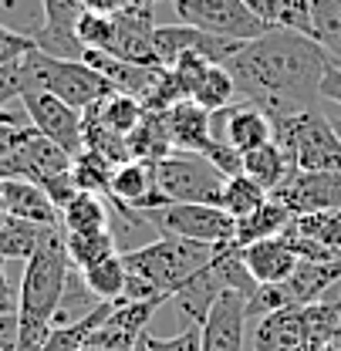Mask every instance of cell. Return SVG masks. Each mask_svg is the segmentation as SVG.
Returning <instances> with one entry per match:
<instances>
[{
    "instance_id": "obj_1",
    "label": "cell",
    "mask_w": 341,
    "mask_h": 351,
    "mask_svg": "<svg viewBox=\"0 0 341 351\" xmlns=\"http://www.w3.org/2000/svg\"><path fill=\"white\" fill-rule=\"evenodd\" d=\"M328 68V51L314 38L294 31H267L226 61V71L237 82V95L267 112L274 122L298 119L318 108L321 78Z\"/></svg>"
},
{
    "instance_id": "obj_2",
    "label": "cell",
    "mask_w": 341,
    "mask_h": 351,
    "mask_svg": "<svg viewBox=\"0 0 341 351\" xmlns=\"http://www.w3.org/2000/svg\"><path fill=\"white\" fill-rule=\"evenodd\" d=\"M71 257L64 247V230L54 226L47 230L41 247L24 261L21 277V294H17V314L27 321H47L54 324V314L61 307L68 277H71Z\"/></svg>"
},
{
    "instance_id": "obj_3",
    "label": "cell",
    "mask_w": 341,
    "mask_h": 351,
    "mask_svg": "<svg viewBox=\"0 0 341 351\" xmlns=\"http://www.w3.org/2000/svg\"><path fill=\"white\" fill-rule=\"evenodd\" d=\"M216 257V243H200V240H183V237H156L152 243L122 254L128 274L145 277L152 287L176 298L207 263Z\"/></svg>"
},
{
    "instance_id": "obj_4",
    "label": "cell",
    "mask_w": 341,
    "mask_h": 351,
    "mask_svg": "<svg viewBox=\"0 0 341 351\" xmlns=\"http://www.w3.org/2000/svg\"><path fill=\"white\" fill-rule=\"evenodd\" d=\"M24 78H27V91H47L78 112L91 108L95 101H102L115 91L112 82L105 75H98L91 64L51 58L44 51H31L24 58Z\"/></svg>"
},
{
    "instance_id": "obj_5",
    "label": "cell",
    "mask_w": 341,
    "mask_h": 351,
    "mask_svg": "<svg viewBox=\"0 0 341 351\" xmlns=\"http://www.w3.org/2000/svg\"><path fill=\"white\" fill-rule=\"evenodd\" d=\"M274 142L301 173H341V135L321 108L274 122Z\"/></svg>"
},
{
    "instance_id": "obj_6",
    "label": "cell",
    "mask_w": 341,
    "mask_h": 351,
    "mask_svg": "<svg viewBox=\"0 0 341 351\" xmlns=\"http://www.w3.org/2000/svg\"><path fill=\"white\" fill-rule=\"evenodd\" d=\"M156 169V186L166 196V203H210L220 206V193L226 176L200 152H176L172 149L166 159L152 162Z\"/></svg>"
},
{
    "instance_id": "obj_7",
    "label": "cell",
    "mask_w": 341,
    "mask_h": 351,
    "mask_svg": "<svg viewBox=\"0 0 341 351\" xmlns=\"http://www.w3.org/2000/svg\"><path fill=\"white\" fill-rule=\"evenodd\" d=\"M145 219L159 237H183L200 243H233L237 237V219L210 203H166L149 210Z\"/></svg>"
},
{
    "instance_id": "obj_8",
    "label": "cell",
    "mask_w": 341,
    "mask_h": 351,
    "mask_svg": "<svg viewBox=\"0 0 341 351\" xmlns=\"http://www.w3.org/2000/svg\"><path fill=\"white\" fill-rule=\"evenodd\" d=\"M172 7L183 24L230 41H254L270 31L247 0H172Z\"/></svg>"
},
{
    "instance_id": "obj_9",
    "label": "cell",
    "mask_w": 341,
    "mask_h": 351,
    "mask_svg": "<svg viewBox=\"0 0 341 351\" xmlns=\"http://www.w3.org/2000/svg\"><path fill=\"white\" fill-rule=\"evenodd\" d=\"M31 129H38L41 135H47L54 145H61L71 159L85 149V115L71 105H64L61 98L47 95V91H24L21 98Z\"/></svg>"
},
{
    "instance_id": "obj_10",
    "label": "cell",
    "mask_w": 341,
    "mask_h": 351,
    "mask_svg": "<svg viewBox=\"0 0 341 351\" xmlns=\"http://www.w3.org/2000/svg\"><path fill=\"white\" fill-rule=\"evenodd\" d=\"M247 317H250V298L240 291H223L200 321L203 351H244Z\"/></svg>"
},
{
    "instance_id": "obj_11",
    "label": "cell",
    "mask_w": 341,
    "mask_h": 351,
    "mask_svg": "<svg viewBox=\"0 0 341 351\" xmlns=\"http://www.w3.org/2000/svg\"><path fill=\"white\" fill-rule=\"evenodd\" d=\"M210 132H213L216 142H230L237 152H254L260 145L274 142V119L240 98L237 105H226V108L213 112Z\"/></svg>"
},
{
    "instance_id": "obj_12",
    "label": "cell",
    "mask_w": 341,
    "mask_h": 351,
    "mask_svg": "<svg viewBox=\"0 0 341 351\" xmlns=\"http://www.w3.org/2000/svg\"><path fill=\"white\" fill-rule=\"evenodd\" d=\"M44 24L38 34H31L38 51L51 58H68V61H82L85 44L78 41V17H82V3L78 0H41Z\"/></svg>"
},
{
    "instance_id": "obj_13",
    "label": "cell",
    "mask_w": 341,
    "mask_h": 351,
    "mask_svg": "<svg viewBox=\"0 0 341 351\" xmlns=\"http://www.w3.org/2000/svg\"><path fill=\"white\" fill-rule=\"evenodd\" d=\"M277 196L294 217L304 213H325V210H341V173H294L284 179Z\"/></svg>"
},
{
    "instance_id": "obj_14",
    "label": "cell",
    "mask_w": 341,
    "mask_h": 351,
    "mask_svg": "<svg viewBox=\"0 0 341 351\" xmlns=\"http://www.w3.org/2000/svg\"><path fill=\"white\" fill-rule=\"evenodd\" d=\"M108 203H122L139 213H149L156 206H166V196L156 186V169L152 162H139L128 159L122 166H115L112 173V189H108Z\"/></svg>"
},
{
    "instance_id": "obj_15",
    "label": "cell",
    "mask_w": 341,
    "mask_h": 351,
    "mask_svg": "<svg viewBox=\"0 0 341 351\" xmlns=\"http://www.w3.org/2000/svg\"><path fill=\"white\" fill-rule=\"evenodd\" d=\"M240 261L257 284H287L291 274L298 270L301 257L291 250V243L284 237H270V240H260L250 247H240Z\"/></svg>"
},
{
    "instance_id": "obj_16",
    "label": "cell",
    "mask_w": 341,
    "mask_h": 351,
    "mask_svg": "<svg viewBox=\"0 0 341 351\" xmlns=\"http://www.w3.org/2000/svg\"><path fill=\"white\" fill-rule=\"evenodd\" d=\"M0 196H3L7 217L27 219L38 226H61V210L31 179H0Z\"/></svg>"
},
{
    "instance_id": "obj_17",
    "label": "cell",
    "mask_w": 341,
    "mask_h": 351,
    "mask_svg": "<svg viewBox=\"0 0 341 351\" xmlns=\"http://www.w3.org/2000/svg\"><path fill=\"white\" fill-rule=\"evenodd\" d=\"M304 345H311V338L304 328V307L301 304L263 314L254 331V351H298Z\"/></svg>"
},
{
    "instance_id": "obj_18",
    "label": "cell",
    "mask_w": 341,
    "mask_h": 351,
    "mask_svg": "<svg viewBox=\"0 0 341 351\" xmlns=\"http://www.w3.org/2000/svg\"><path fill=\"white\" fill-rule=\"evenodd\" d=\"M213 112H207L203 105H196L193 98H179L176 105L166 108V122H169V138L176 152H207V145L213 142L210 132Z\"/></svg>"
},
{
    "instance_id": "obj_19",
    "label": "cell",
    "mask_w": 341,
    "mask_h": 351,
    "mask_svg": "<svg viewBox=\"0 0 341 351\" xmlns=\"http://www.w3.org/2000/svg\"><path fill=\"white\" fill-rule=\"evenodd\" d=\"M126 145H128V159H139V162H159V159H166L172 152L166 112H145L142 122L126 135Z\"/></svg>"
},
{
    "instance_id": "obj_20",
    "label": "cell",
    "mask_w": 341,
    "mask_h": 351,
    "mask_svg": "<svg viewBox=\"0 0 341 351\" xmlns=\"http://www.w3.org/2000/svg\"><path fill=\"white\" fill-rule=\"evenodd\" d=\"M291 219H294V213H291L277 196H267V203L257 206L250 217L237 219V237H233V243H237V247H250V243H260V240L281 237Z\"/></svg>"
},
{
    "instance_id": "obj_21",
    "label": "cell",
    "mask_w": 341,
    "mask_h": 351,
    "mask_svg": "<svg viewBox=\"0 0 341 351\" xmlns=\"http://www.w3.org/2000/svg\"><path fill=\"white\" fill-rule=\"evenodd\" d=\"M250 10L270 31H294L311 38V0H247Z\"/></svg>"
},
{
    "instance_id": "obj_22",
    "label": "cell",
    "mask_w": 341,
    "mask_h": 351,
    "mask_svg": "<svg viewBox=\"0 0 341 351\" xmlns=\"http://www.w3.org/2000/svg\"><path fill=\"white\" fill-rule=\"evenodd\" d=\"M61 230L68 233H98L112 230V206L98 193H78L64 210H61Z\"/></svg>"
},
{
    "instance_id": "obj_23",
    "label": "cell",
    "mask_w": 341,
    "mask_h": 351,
    "mask_svg": "<svg viewBox=\"0 0 341 351\" xmlns=\"http://www.w3.org/2000/svg\"><path fill=\"white\" fill-rule=\"evenodd\" d=\"M244 173L250 176L254 182H260L267 193H277L284 186V179L294 173V166L287 162V156L281 152L277 142H267L254 152H244Z\"/></svg>"
},
{
    "instance_id": "obj_24",
    "label": "cell",
    "mask_w": 341,
    "mask_h": 351,
    "mask_svg": "<svg viewBox=\"0 0 341 351\" xmlns=\"http://www.w3.org/2000/svg\"><path fill=\"white\" fill-rule=\"evenodd\" d=\"M47 230H54V226H38L27 219L7 217L0 223V261H27L41 247Z\"/></svg>"
},
{
    "instance_id": "obj_25",
    "label": "cell",
    "mask_w": 341,
    "mask_h": 351,
    "mask_svg": "<svg viewBox=\"0 0 341 351\" xmlns=\"http://www.w3.org/2000/svg\"><path fill=\"white\" fill-rule=\"evenodd\" d=\"M200 41H203V31L200 27H189V24H156L152 31V47L163 61V68H169L176 58L183 54H196L200 51Z\"/></svg>"
},
{
    "instance_id": "obj_26",
    "label": "cell",
    "mask_w": 341,
    "mask_h": 351,
    "mask_svg": "<svg viewBox=\"0 0 341 351\" xmlns=\"http://www.w3.org/2000/svg\"><path fill=\"white\" fill-rule=\"evenodd\" d=\"M287 233L314 240L325 250L341 254V210H325V213H304L287 223Z\"/></svg>"
},
{
    "instance_id": "obj_27",
    "label": "cell",
    "mask_w": 341,
    "mask_h": 351,
    "mask_svg": "<svg viewBox=\"0 0 341 351\" xmlns=\"http://www.w3.org/2000/svg\"><path fill=\"white\" fill-rule=\"evenodd\" d=\"M267 196H270V193H267L260 182H254L247 173L230 176V179L223 182V193H220V210H226L233 219H244V217H250L257 206H263Z\"/></svg>"
},
{
    "instance_id": "obj_28",
    "label": "cell",
    "mask_w": 341,
    "mask_h": 351,
    "mask_svg": "<svg viewBox=\"0 0 341 351\" xmlns=\"http://www.w3.org/2000/svg\"><path fill=\"white\" fill-rule=\"evenodd\" d=\"M64 247H68V257H71L75 270H88L91 263L119 254L112 230H98V233H68L64 230Z\"/></svg>"
},
{
    "instance_id": "obj_29",
    "label": "cell",
    "mask_w": 341,
    "mask_h": 351,
    "mask_svg": "<svg viewBox=\"0 0 341 351\" xmlns=\"http://www.w3.org/2000/svg\"><path fill=\"white\" fill-rule=\"evenodd\" d=\"M311 38L328 51L331 64H341V0H311Z\"/></svg>"
},
{
    "instance_id": "obj_30",
    "label": "cell",
    "mask_w": 341,
    "mask_h": 351,
    "mask_svg": "<svg viewBox=\"0 0 341 351\" xmlns=\"http://www.w3.org/2000/svg\"><path fill=\"white\" fill-rule=\"evenodd\" d=\"M112 173H115V162H108L105 156H98V152H91V149H82V152L71 159V179H75L78 193L108 196Z\"/></svg>"
},
{
    "instance_id": "obj_31",
    "label": "cell",
    "mask_w": 341,
    "mask_h": 351,
    "mask_svg": "<svg viewBox=\"0 0 341 351\" xmlns=\"http://www.w3.org/2000/svg\"><path fill=\"white\" fill-rule=\"evenodd\" d=\"M115 311V304L112 301H102V304L95 307L91 314H85L82 321H75V324H61V328H54L51 331V338L44 341L41 351H82L88 341V335L108 317Z\"/></svg>"
},
{
    "instance_id": "obj_32",
    "label": "cell",
    "mask_w": 341,
    "mask_h": 351,
    "mask_svg": "<svg viewBox=\"0 0 341 351\" xmlns=\"http://www.w3.org/2000/svg\"><path fill=\"white\" fill-rule=\"evenodd\" d=\"M82 277H85L88 291L98 301H112V304L122 301V291H126V263H122V254L91 263L88 270H82Z\"/></svg>"
},
{
    "instance_id": "obj_33",
    "label": "cell",
    "mask_w": 341,
    "mask_h": 351,
    "mask_svg": "<svg viewBox=\"0 0 341 351\" xmlns=\"http://www.w3.org/2000/svg\"><path fill=\"white\" fill-rule=\"evenodd\" d=\"M91 108L98 112V119H102L108 129L119 132V135H128V132L142 122V115H145V105H142L139 98H132V95H122V91H112L108 98L95 101Z\"/></svg>"
},
{
    "instance_id": "obj_34",
    "label": "cell",
    "mask_w": 341,
    "mask_h": 351,
    "mask_svg": "<svg viewBox=\"0 0 341 351\" xmlns=\"http://www.w3.org/2000/svg\"><path fill=\"white\" fill-rule=\"evenodd\" d=\"M233 98H237V82L226 71V64H210L200 88L193 91V101L203 105L207 112H220V108L233 105Z\"/></svg>"
},
{
    "instance_id": "obj_35",
    "label": "cell",
    "mask_w": 341,
    "mask_h": 351,
    "mask_svg": "<svg viewBox=\"0 0 341 351\" xmlns=\"http://www.w3.org/2000/svg\"><path fill=\"white\" fill-rule=\"evenodd\" d=\"M24 91H27L24 58H21V61H10V64H0V122L24 129V125H21V115L7 112V105H10V101H21V98H24Z\"/></svg>"
},
{
    "instance_id": "obj_36",
    "label": "cell",
    "mask_w": 341,
    "mask_h": 351,
    "mask_svg": "<svg viewBox=\"0 0 341 351\" xmlns=\"http://www.w3.org/2000/svg\"><path fill=\"white\" fill-rule=\"evenodd\" d=\"M78 41L85 44V51H108L112 41H115V21H112V14L82 10V17H78Z\"/></svg>"
},
{
    "instance_id": "obj_37",
    "label": "cell",
    "mask_w": 341,
    "mask_h": 351,
    "mask_svg": "<svg viewBox=\"0 0 341 351\" xmlns=\"http://www.w3.org/2000/svg\"><path fill=\"white\" fill-rule=\"evenodd\" d=\"M31 51H38V44H34L31 34H21V31L0 24V64L21 61V58H27Z\"/></svg>"
},
{
    "instance_id": "obj_38",
    "label": "cell",
    "mask_w": 341,
    "mask_h": 351,
    "mask_svg": "<svg viewBox=\"0 0 341 351\" xmlns=\"http://www.w3.org/2000/svg\"><path fill=\"white\" fill-rule=\"evenodd\" d=\"M149 351H203V331H200V324H189L186 331H179L172 338L149 335Z\"/></svg>"
},
{
    "instance_id": "obj_39",
    "label": "cell",
    "mask_w": 341,
    "mask_h": 351,
    "mask_svg": "<svg viewBox=\"0 0 341 351\" xmlns=\"http://www.w3.org/2000/svg\"><path fill=\"white\" fill-rule=\"evenodd\" d=\"M203 156H207V159H210V162H213V166L226 176V179H230V176L244 173V152H237L230 142H216V138H213V142L207 145V152H203Z\"/></svg>"
},
{
    "instance_id": "obj_40",
    "label": "cell",
    "mask_w": 341,
    "mask_h": 351,
    "mask_svg": "<svg viewBox=\"0 0 341 351\" xmlns=\"http://www.w3.org/2000/svg\"><path fill=\"white\" fill-rule=\"evenodd\" d=\"M321 101H331L335 108H341V64H331L321 78Z\"/></svg>"
},
{
    "instance_id": "obj_41",
    "label": "cell",
    "mask_w": 341,
    "mask_h": 351,
    "mask_svg": "<svg viewBox=\"0 0 341 351\" xmlns=\"http://www.w3.org/2000/svg\"><path fill=\"white\" fill-rule=\"evenodd\" d=\"M17 331H21L17 311L0 314V351H17Z\"/></svg>"
},
{
    "instance_id": "obj_42",
    "label": "cell",
    "mask_w": 341,
    "mask_h": 351,
    "mask_svg": "<svg viewBox=\"0 0 341 351\" xmlns=\"http://www.w3.org/2000/svg\"><path fill=\"white\" fill-rule=\"evenodd\" d=\"M10 311H17V294H14V287L7 280V270H3V261H0V314H10Z\"/></svg>"
},
{
    "instance_id": "obj_43",
    "label": "cell",
    "mask_w": 341,
    "mask_h": 351,
    "mask_svg": "<svg viewBox=\"0 0 341 351\" xmlns=\"http://www.w3.org/2000/svg\"><path fill=\"white\" fill-rule=\"evenodd\" d=\"M85 10L91 14H119V10H126L132 0H78Z\"/></svg>"
},
{
    "instance_id": "obj_44",
    "label": "cell",
    "mask_w": 341,
    "mask_h": 351,
    "mask_svg": "<svg viewBox=\"0 0 341 351\" xmlns=\"http://www.w3.org/2000/svg\"><path fill=\"white\" fill-rule=\"evenodd\" d=\"M17 135H21V129H17V125H7V122H0V159H7V156L14 152V145H17Z\"/></svg>"
},
{
    "instance_id": "obj_45",
    "label": "cell",
    "mask_w": 341,
    "mask_h": 351,
    "mask_svg": "<svg viewBox=\"0 0 341 351\" xmlns=\"http://www.w3.org/2000/svg\"><path fill=\"white\" fill-rule=\"evenodd\" d=\"M328 122H331V125H335V132L341 135V108H338V112H328Z\"/></svg>"
},
{
    "instance_id": "obj_46",
    "label": "cell",
    "mask_w": 341,
    "mask_h": 351,
    "mask_svg": "<svg viewBox=\"0 0 341 351\" xmlns=\"http://www.w3.org/2000/svg\"><path fill=\"white\" fill-rule=\"evenodd\" d=\"M132 351H149V331H145V335L135 341V348H132Z\"/></svg>"
},
{
    "instance_id": "obj_47",
    "label": "cell",
    "mask_w": 341,
    "mask_h": 351,
    "mask_svg": "<svg viewBox=\"0 0 341 351\" xmlns=\"http://www.w3.org/2000/svg\"><path fill=\"white\" fill-rule=\"evenodd\" d=\"M298 351H331L328 345H304V348H298Z\"/></svg>"
},
{
    "instance_id": "obj_48",
    "label": "cell",
    "mask_w": 341,
    "mask_h": 351,
    "mask_svg": "<svg viewBox=\"0 0 341 351\" xmlns=\"http://www.w3.org/2000/svg\"><path fill=\"white\" fill-rule=\"evenodd\" d=\"M82 351H112V348H102V345H88V341H85V348H82Z\"/></svg>"
},
{
    "instance_id": "obj_49",
    "label": "cell",
    "mask_w": 341,
    "mask_h": 351,
    "mask_svg": "<svg viewBox=\"0 0 341 351\" xmlns=\"http://www.w3.org/2000/svg\"><path fill=\"white\" fill-rule=\"evenodd\" d=\"M325 301H338V304H341V287H338V294H335V291H331V294H328V298H325Z\"/></svg>"
},
{
    "instance_id": "obj_50",
    "label": "cell",
    "mask_w": 341,
    "mask_h": 351,
    "mask_svg": "<svg viewBox=\"0 0 341 351\" xmlns=\"http://www.w3.org/2000/svg\"><path fill=\"white\" fill-rule=\"evenodd\" d=\"M7 219V210H3V196H0V223Z\"/></svg>"
},
{
    "instance_id": "obj_51",
    "label": "cell",
    "mask_w": 341,
    "mask_h": 351,
    "mask_svg": "<svg viewBox=\"0 0 341 351\" xmlns=\"http://www.w3.org/2000/svg\"><path fill=\"white\" fill-rule=\"evenodd\" d=\"M331 351H341V348H331Z\"/></svg>"
}]
</instances>
